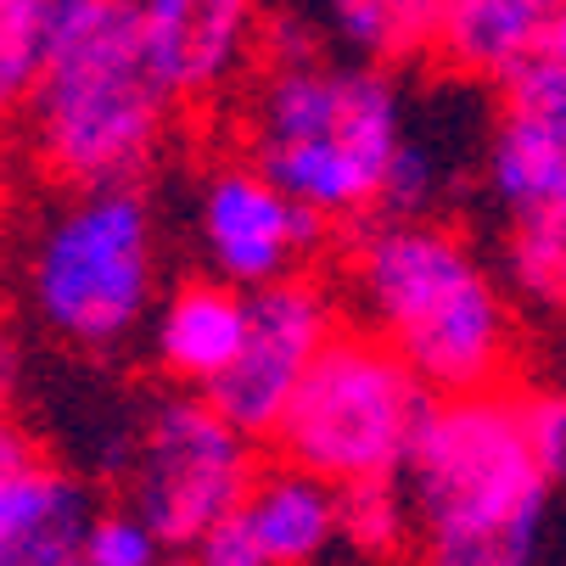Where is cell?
Returning <instances> with one entry per match:
<instances>
[{"label": "cell", "instance_id": "cell-18", "mask_svg": "<svg viewBox=\"0 0 566 566\" xmlns=\"http://www.w3.org/2000/svg\"><path fill=\"white\" fill-rule=\"evenodd\" d=\"M73 7H85V0H0V118L29 107L51 34Z\"/></svg>", "mask_w": 566, "mask_h": 566}, {"label": "cell", "instance_id": "cell-21", "mask_svg": "<svg viewBox=\"0 0 566 566\" xmlns=\"http://www.w3.org/2000/svg\"><path fill=\"white\" fill-rule=\"evenodd\" d=\"M522 427H527L538 465L560 482L566 476V392H549V387L522 392Z\"/></svg>", "mask_w": 566, "mask_h": 566}, {"label": "cell", "instance_id": "cell-22", "mask_svg": "<svg viewBox=\"0 0 566 566\" xmlns=\"http://www.w3.org/2000/svg\"><path fill=\"white\" fill-rule=\"evenodd\" d=\"M186 555H191V566H270L264 544L253 538L248 522H241V511L219 516V522H213Z\"/></svg>", "mask_w": 566, "mask_h": 566}, {"label": "cell", "instance_id": "cell-14", "mask_svg": "<svg viewBox=\"0 0 566 566\" xmlns=\"http://www.w3.org/2000/svg\"><path fill=\"white\" fill-rule=\"evenodd\" d=\"M555 12L560 0H443L432 29V56L460 78L500 85L505 73H516L527 56L544 51Z\"/></svg>", "mask_w": 566, "mask_h": 566}, {"label": "cell", "instance_id": "cell-24", "mask_svg": "<svg viewBox=\"0 0 566 566\" xmlns=\"http://www.w3.org/2000/svg\"><path fill=\"white\" fill-rule=\"evenodd\" d=\"M18 387H23V343L12 332H0V410L18 398Z\"/></svg>", "mask_w": 566, "mask_h": 566}, {"label": "cell", "instance_id": "cell-23", "mask_svg": "<svg viewBox=\"0 0 566 566\" xmlns=\"http://www.w3.org/2000/svg\"><path fill=\"white\" fill-rule=\"evenodd\" d=\"M34 460H40V449H34L29 427H18L7 410H0V482L18 476V471H29Z\"/></svg>", "mask_w": 566, "mask_h": 566}, {"label": "cell", "instance_id": "cell-13", "mask_svg": "<svg viewBox=\"0 0 566 566\" xmlns=\"http://www.w3.org/2000/svg\"><path fill=\"white\" fill-rule=\"evenodd\" d=\"M96 494L45 454L0 482V566H85Z\"/></svg>", "mask_w": 566, "mask_h": 566}, {"label": "cell", "instance_id": "cell-7", "mask_svg": "<svg viewBox=\"0 0 566 566\" xmlns=\"http://www.w3.org/2000/svg\"><path fill=\"white\" fill-rule=\"evenodd\" d=\"M118 476L124 500L169 538V549H191L248 500L259 476V438L224 421L208 392H169L129 427Z\"/></svg>", "mask_w": 566, "mask_h": 566}, {"label": "cell", "instance_id": "cell-4", "mask_svg": "<svg viewBox=\"0 0 566 566\" xmlns=\"http://www.w3.org/2000/svg\"><path fill=\"white\" fill-rule=\"evenodd\" d=\"M180 107L186 102L157 67L135 0H85L51 34L23 113L51 180L124 186L146 180Z\"/></svg>", "mask_w": 566, "mask_h": 566}, {"label": "cell", "instance_id": "cell-9", "mask_svg": "<svg viewBox=\"0 0 566 566\" xmlns=\"http://www.w3.org/2000/svg\"><path fill=\"white\" fill-rule=\"evenodd\" d=\"M191 230L202 270L253 292L264 281L297 275L326 235V219H314L286 186H275L253 157L219 164L202 175L191 197Z\"/></svg>", "mask_w": 566, "mask_h": 566}, {"label": "cell", "instance_id": "cell-25", "mask_svg": "<svg viewBox=\"0 0 566 566\" xmlns=\"http://www.w3.org/2000/svg\"><path fill=\"white\" fill-rule=\"evenodd\" d=\"M544 51L566 62V0H560V12L549 18V34H544Z\"/></svg>", "mask_w": 566, "mask_h": 566}, {"label": "cell", "instance_id": "cell-16", "mask_svg": "<svg viewBox=\"0 0 566 566\" xmlns=\"http://www.w3.org/2000/svg\"><path fill=\"white\" fill-rule=\"evenodd\" d=\"M443 0H319V18L343 40V51L370 62H403L432 51Z\"/></svg>", "mask_w": 566, "mask_h": 566}, {"label": "cell", "instance_id": "cell-8", "mask_svg": "<svg viewBox=\"0 0 566 566\" xmlns=\"http://www.w3.org/2000/svg\"><path fill=\"white\" fill-rule=\"evenodd\" d=\"M337 297L314 275H281L248 292V332H241L235 359L202 387L213 410L235 421L248 438H275L281 410L292 403L297 381L337 337Z\"/></svg>", "mask_w": 566, "mask_h": 566}, {"label": "cell", "instance_id": "cell-1", "mask_svg": "<svg viewBox=\"0 0 566 566\" xmlns=\"http://www.w3.org/2000/svg\"><path fill=\"white\" fill-rule=\"evenodd\" d=\"M403 140L410 107L387 62L326 56L292 23L264 34V67L248 91V157L314 219H376Z\"/></svg>", "mask_w": 566, "mask_h": 566}, {"label": "cell", "instance_id": "cell-6", "mask_svg": "<svg viewBox=\"0 0 566 566\" xmlns=\"http://www.w3.org/2000/svg\"><path fill=\"white\" fill-rule=\"evenodd\" d=\"M432 398L438 392L376 332H337L297 381L270 443L281 460L337 489L365 476H403Z\"/></svg>", "mask_w": 566, "mask_h": 566}, {"label": "cell", "instance_id": "cell-11", "mask_svg": "<svg viewBox=\"0 0 566 566\" xmlns=\"http://www.w3.org/2000/svg\"><path fill=\"white\" fill-rule=\"evenodd\" d=\"M151 56L180 102H213L264 56L259 0H135Z\"/></svg>", "mask_w": 566, "mask_h": 566}, {"label": "cell", "instance_id": "cell-3", "mask_svg": "<svg viewBox=\"0 0 566 566\" xmlns=\"http://www.w3.org/2000/svg\"><path fill=\"white\" fill-rule=\"evenodd\" d=\"M421 566H533L555 476L522 427V387L438 392L403 460Z\"/></svg>", "mask_w": 566, "mask_h": 566}, {"label": "cell", "instance_id": "cell-19", "mask_svg": "<svg viewBox=\"0 0 566 566\" xmlns=\"http://www.w3.org/2000/svg\"><path fill=\"white\" fill-rule=\"evenodd\" d=\"M337 533L365 549V555H398L416 549V505L403 476H365V482H343L337 489Z\"/></svg>", "mask_w": 566, "mask_h": 566}, {"label": "cell", "instance_id": "cell-10", "mask_svg": "<svg viewBox=\"0 0 566 566\" xmlns=\"http://www.w3.org/2000/svg\"><path fill=\"white\" fill-rule=\"evenodd\" d=\"M482 186L505 224L566 219V62L538 51L500 78V113L482 140Z\"/></svg>", "mask_w": 566, "mask_h": 566}, {"label": "cell", "instance_id": "cell-20", "mask_svg": "<svg viewBox=\"0 0 566 566\" xmlns=\"http://www.w3.org/2000/svg\"><path fill=\"white\" fill-rule=\"evenodd\" d=\"M169 538L157 533L129 500L96 505L85 527V566H169Z\"/></svg>", "mask_w": 566, "mask_h": 566}, {"label": "cell", "instance_id": "cell-17", "mask_svg": "<svg viewBox=\"0 0 566 566\" xmlns=\"http://www.w3.org/2000/svg\"><path fill=\"white\" fill-rule=\"evenodd\" d=\"M500 281H505L511 303L549 314V319H566V219L505 224Z\"/></svg>", "mask_w": 566, "mask_h": 566}, {"label": "cell", "instance_id": "cell-15", "mask_svg": "<svg viewBox=\"0 0 566 566\" xmlns=\"http://www.w3.org/2000/svg\"><path fill=\"white\" fill-rule=\"evenodd\" d=\"M337 482L314 476L292 460L281 465H259L248 500H241V522L253 527V538L264 544L270 566H308L326 555V544L337 538Z\"/></svg>", "mask_w": 566, "mask_h": 566}, {"label": "cell", "instance_id": "cell-2", "mask_svg": "<svg viewBox=\"0 0 566 566\" xmlns=\"http://www.w3.org/2000/svg\"><path fill=\"white\" fill-rule=\"evenodd\" d=\"M348 297L432 392L500 387L516 359V303L471 235L438 213L359 219Z\"/></svg>", "mask_w": 566, "mask_h": 566}, {"label": "cell", "instance_id": "cell-12", "mask_svg": "<svg viewBox=\"0 0 566 566\" xmlns=\"http://www.w3.org/2000/svg\"><path fill=\"white\" fill-rule=\"evenodd\" d=\"M241 332H248V292L202 270L157 297L146 319V348L169 381H186L202 392L235 359Z\"/></svg>", "mask_w": 566, "mask_h": 566}, {"label": "cell", "instance_id": "cell-5", "mask_svg": "<svg viewBox=\"0 0 566 566\" xmlns=\"http://www.w3.org/2000/svg\"><path fill=\"white\" fill-rule=\"evenodd\" d=\"M157 213L140 180L67 186L34 224L23 286L34 319L78 354H118L146 332L157 308Z\"/></svg>", "mask_w": 566, "mask_h": 566}]
</instances>
